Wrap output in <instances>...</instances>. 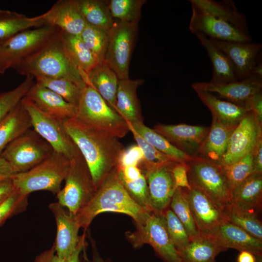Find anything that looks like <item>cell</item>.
<instances>
[{"label":"cell","mask_w":262,"mask_h":262,"mask_svg":"<svg viewBox=\"0 0 262 262\" xmlns=\"http://www.w3.org/2000/svg\"><path fill=\"white\" fill-rule=\"evenodd\" d=\"M63 123L88 166L96 190L116 169L124 146L118 138L95 129L76 117Z\"/></svg>","instance_id":"6da1fadb"},{"label":"cell","mask_w":262,"mask_h":262,"mask_svg":"<svg viewBox=\"0 0 262 262\" xmlns=\"http://www.w3.org/2000/svg\"><path fill=\"white\" fill-rule=\"evenodd\" d=\"M104 212H114L131 216L135 223L151 213L138 205L131 197L115 170L96 189L85 206L75 215L81 227L86 230L94 218Z\"/></svg>","instance_id":"7a4b0ae2"},{"label":"cell","mask_w":262,"mask_h":262,"mask_svg":"<svg viewBox=\"0 0 262 262\" xmlns=\"http://www.w3.org/2000/svg\"><path fill=\"white\" fill-rule=\"evenodd\" d=\"M14 69L26 76L64 78L82 88L86 85L66 51L59 29L44 45L20 62Z\"/></svg>","instance_id":"3957f363"},{"label":"cell","mask_w":262,"mask_h":262,"mask_svg":"<svg viewBox=\"0 0 262 262\" xmlns=\"http://www.w3.org/2000/svg\"><path fill=\"white\" fill-rule=\"evenodd\" d=\"M70 164L68 158L54 151L31 169L13 176L11 180L14 189L19 194L27 196L33 192L41 190L57 194L61 189Z\"/></svg>","instance_id":"277c9868"},{"label":"cell","mask_w":262,"mask_h":262,"mask_svg":"<svg viewBox=\"0 0 262 262\" xmlns=\"http://www.w3.org/2000/svg\"><path fill=\"white\" fill-rule=\"evenodd\" d=\"M76 118L95 129L118 138L130 131L127 121L88 85L82 89Z\"/></svg>","instance_id":"5b68a950"},{"label":"cell","mask_w":262,"mask_h":262,"mask_svg":"<svg viewBox=\"0 0 262 262\" xmlns=\"http://www.w3.org/2000/svg\"><path fill=\"white\" fill-rule=\"evenodd\" d=\"M186 164L191 187L200 191L224 211L230 202L231 192L223 166L199 157L192 158Z\"/></svg>","instance_id":"8992f818"},{"label":"cell","mask_w":262,"mask_h":262,"mask_svg":"<svg viewBox=\"0 0 262 262\" xmlns=\"http://www.w3.org/2000/svg\"><path fill=\"white\" fill-rule=\"evenodd\" d=\"M65 185L56 194L57 202L76 215L88 203L96 189L82 154L70 160Z\"/></svg>","instance_id":"52a82bcc"},{"label":"cell","mask_w":262,"mask_h":262,"mask_svg":"<svg viewBox=\"0 0 262 262\" xmlns=\"http://www.w3.org/2000/svg\"><path fill=\"white\" fill-rule=\"evenodd\" d=\"M135 226L134 231L127 233L128 240L134 248L148 244L165 262H181L162 215L150 213L143 220L135 223Z\"/></svg>","instance_id":"ba28073f"},{"label":"cell","mask_w":262,"mask_h":262,"mask_svg":"<svg viewBox=\"0 0 262 262\" xmlns=\"http://www.w3.org/2000/svg\"><path fill=\"white\" fill-rule=\"evenodd\" d=\"M54 151L49 143L34 130L29 129L10 143L0 156L18 173L33 168L49 157Z\"/></svg>","instance_id":"9c48e42d"},{"label":"cell","mask_w":262,"mask_h":262,"mask_svg":"<svg viewBox=\"0 0 262 262\" xmlns=\"http://www.w3.org/2000/svg\"><path fill=\"white\" fill-rule=\"evenodd\" d=\"M21 103L30 116L33 130L50 144L54 151L70 160L81 154L66 132L63 121L43 112L25 96Z\"/></svg>","instance_id":"30bf717a"},{"label":"cell","mask_w":262,"mask_h":262,"mask_svg":"<svg viewBox=\"0 0 262 262\" xmlns=\"http://www.w3.org/2000/svg\"><path fill=\"white\" fill-rule=\"evenodd\" d=\"M49 24L21 31L0 44V59L7 69L14 67L44 45L58 31Z\"/></svg>","instance_id":"8fae6325"},{"label":"cell","mask_w":262,"mask_h":262,"mask_svg":"<svg viewBox=\"0 0 262 262\" xmlns=\"http://www.w3.org/2000/svg\"><path fill=\"white\" fill-rule=\"evenodd\" d=\"M138 23L117 21L109 30L105 62L119 80L129 78V67Z\"/></svg>","instance_id":"7c38bea8"},{"label":"cell","mask_w":262,"mask_h":262,"mask_svg":"<svg viewBox=\"0 0 262 262\" xmlns=\"http://www.w3.org/2000/svg\"><path fill=\"white\" fill-rule=\"evenodd\" d=\"M261 137L262 124L252 111H249L231 133L220 164L228 166L251 153Z\"/></svg>","instance_id":"4fadbf2b"},{"label":"cell","mask_w":262,"mask_h":262,"mask_svg":"<svg viewBox=\"0 0 262 262\" xmlns=\"http://www.w3.org/2000/svg\"><path fill=\"white\" fill-rule=\"evenodd\" d=\"M192 16L189 28L192 33H203L210 39L225 41L250 42L249 32L217 18L192 5Z\"/></svg>","instance_id":"5bb4252c"},{"label":"cell","mask_w":262,"mask_h":262,"mask_svg":"<svg viewBox=\"0 0 262 262\" xmlns=\"http://www.w3.org/2000/svg\"><path fill=\"white\" fill-rule=\"evenodd\" d=\"M174 163L140 168L147 180L150 206L152 212L156 214L161 215L169 208L176 189L171 172Z\"/></svg>","instance_id":"9a60e30c"},{"label":"cell","mask_w":262,"mask_h":262,"mask_svg":"<svg viewBox=\"0 0 262 262\" xmlns=\"http://www.w3.org/2000/svg\"><path fill=\"white\" fill-rule=\"evenodd\" d=\"M191 87L215 93L228 101L247 108L251 98L262 91V77L251 75L241 80L224 83L196 82Z\"/></svg>","instance_id":"2e32d148"},{"label":"cell","mask_w":262,"mask_h":262,"mask_svg":"<svg viewBox=\"0 0 262 262\" xmlns=\"http://www.w3.org/2000/svg\"><path fill=\"white\" fill-rule=\"evenodd\" d=\"M176 148L191 157H197L209 128L186 124H158L153 129Z\"/></svg>","instance_id":"e0dca14e"},{"label":"cell","mask_w":262,"mask_h":262,"mask_svg":"<svg viewBox=\"0 0 262 262\" xmlns=\"http://www.w3.org/2000/svg\"><path fill=\"white\" fill-rule=\"evenodd\" d=\"M209 39L230 59L235 67L238 80L251 75L254 67L261 60L262 45L261 43Z\"/></svg>","instance_id":"ac0fdd59"},{"label":"cell","mask_w":262,"mask_h":262,"mask_svg":"<svg viewBox=\"0 0 262 262\" xmlns=\"http://www.w3.org/2000/svg\"><path fill=\"white\" fill-rule=\"evenodd\" d=\"M183 189L199 232L208 233L228 221L224 211L200 191L193 187Z\"/></svg>","instance_id":"d6986e66"},{"label":"cell","mask_w":262,"mask_h":262,"mask_svg":"<svg viewBox=\"0 0 262 262\" xmlns=\"http://www.w3.org/2000/svg\"><path fill=\"white\" fill-rule=\"evenodd\" d=\"M56 221V235L55 249L58 256L63 260L76 248L79 242L78 235L81 227L75 215L70 214L57 201L49 204Z\"/></svg>","instance_id":"ffe728a7"},{"label":"cell","mask_w":262,"mask_h":262,"mask_svg":"<svg viewBox=\"0 0 262 262\" xmlns=\"http://www.w3.org/2000/svg\"><path fill=\"white\" fill-rule=\"evenodd\" d=\"M25 97L41 111L63 122L77 116L76 106L36 82L32 85Z\"/></svg>","instance_id":"44dd1931"},{"label":"cell","mask_w":262,"mask_h":262,"mask_svg":"<svg viewBox=\"0 0 262 262\" xmlns=\"http://www.w3.org/2000/svg\"><path fill=\"white\" fill-rule=\"evenodd\" d=\"M225 250L233 248L262 256V241L254 237L237 226L226 221L208 233Z\"/></svg>","instance_id":"7402d4cb"},{"label":"cell","mask_w":262,"mask_h":262,"mask_svg":"<svg viewBox=\"0 0 262 262\" xmlns=\"http://www.w3.org/2000/svg\"><path fill=\"white\" fill-rule=\"evenodd\" d=\"M44 15L46 24L72 35H80L86 23L76 0H59Z\"/></svg>","instance_id":"603a6c76"},{"label":"cell","mask_w":262,"mask_h":262,"mask_svg":"<svg viewBox=\"0 0 262 262\" xmlns=\"http://www.w3.org/2000/svg\"><path fill=\"white\" fill-rule=\"evenodd\" d=\"M144 82L142 79L119 80L115 111L128 124L143 122L137 90Z\"/></svg>","instance_id":"cb8c5ba5"},{"label":"cell","mask_w":262,"mask_h":262,"mask_svg":"<svg viewBox=\"0 0 262 262\" xmlns=\"http://www.w3.org/2000/svg\"><path fill=\"white\" fill-rule=\"evenodd\" d=\"M236 126L225 124L212 116L211 126L197 157L220 164L227 151L230 137Z\"/></svg>","instance_id":"d4e9b609"},{"label":"cell","mask_w":262,"mask_h":262,"mask_svg":"<svg viewBox=\"0 0 262 262\" xmlns=\"http://www.w3.org/2000/svg\"><path fill=\"white\" fill-rule=\"evenodd\" d=\"M201 102L210 110L212 116L221 122L236 126L249 111L246 108L222 100L212 93L193 88Z\"/></svg>","instance_id":"484cf974"},{"label":"cell","mask_w":262,"mask_h":262,"mask_svg":"<svg viewBox=\"0 0 262 262\" xmlns=\"http://www.w3.org/2000/svg\"><path fill=\"white\" fill-rule=\"evenodd\" d=\"M118 82L116 74L105 61L95 66L85 80L86 84L93 87L115 111Z\"/></svg>","instance_id":"4316f807"},{"label":"cell","mask_w":262,"mask_h":262,"mask_svg":"<svg viewBox=\"0 0 262 262\" xmlns=\"http://www.w3.org/2000/svg\"><path fill=\"white\" fill-rule=\"evenodd\" d=\"M193 33L205 49L212 62L213 71L209 82L224 83L238 81L235 67L228 56L203 33L198 32Z\"/></svg>","instance_id":"83f0119b"},{"label":"cell","mask_w":262,"mask_h":262,"mask_svg":"<svg viewBox=\"0 0 262 262\" xmlns=\"http://www.w3.org/2000/svg\"><path fill=\"white\" fill-rule=\"evenodd\" d=\"M224 251L210 234L200 232L179 254L181 262H215V257Z\"/></svg>","instance_id":"f1b7e54d"},{"label":"cell","mask_w":262,"mask_h":262,"mask_svg":"<svg viewBox=\"0 0 262 262\" xmlns=\"http://www.w3.org/2000/svg\"><path fill=\"white\" fill-rule=\"evenodd\" d=\"M259 212L262 205V174L253 173L232 191L230 202Z\"/></svg>","instance_id":"f546056e"},{"label":"cell","mask_w":262,"mask_h":262,"mask_svg":"<svg viewBox=\"0 0 262 262\" xmlns=\"http://www.w3.org/2000/svg\"><path fill=\"white\" fill-rule=\"evenodd\" d=\"M61 36L69 58L85 83L87 74L99 63L98 60L86 46L80 35H72L61 31Z\"/></svg>","instance_id":"4dcf8cb0"},{"label":"cell","mask_w":262,"mask_h":262,"mask_svg":"<svg viewBox=\"0 0 262 262\" xmlns=\"http://www.w3.org/2000/svg\"><path fill=\"white\" fill-rule=\"evenodd\" d=\"M31 127L30 116L20 101L0 123V154L10 143Z\"/></svg>","instance_id":"1f68e13d"},{"label":"cell","mask_w":262,"mask_h":262,"mask_svg":"<svg viewBox=\"0 0 262 262\" xmlns=\"http://www.w3.org/2000/svg\"><path fill=\"white\" fill-rule=\"evenodd\" d=\"M190 1L192 5L249 32L245 15L238 11L233 1L229 0L221 2L213 0H190Z\"/></svg>","instance_id":"d6a6232c"},{"label":"cell","mask_w":262,"mask_h":262,"mask_svg":"<svg viewBox=\"0 0 262 262\" xmlns=\"http://www.w3.org/2000/svg\"><path fill=\"white\" fill-rule=\"evenodd\" d=\"M44 13L33 17L7 10L0 9V40L21 31L45 24Z\"/></svg>","instance_id":"836d02e7"},{"label":"cell","mask_w":262,"mask_h":262,"mask_svg":"<svg viewBox=\"0 0 262 262\" xmlns=\"http://www.w3.org/2000/svg\"><path fill=\"white\" fill-rule=\"evenodd\" d=\"M144 140L160 152L177 163H186L192 158L172 145L161 134L146 126L143 122L128 124Z\"/></svg>","instance_id":"e575fe53"},{"label":"cell","mask_w":262,"mask_h":262,"mask_svg":"<svg viewBox=\"0 0 262 262\" xmlns=\"http://www.w3.org/2000/svg\"><path fill=\"white\" fill-rule=\"evenodd\" d=\"M77 6L86 23L106 30L115 22L108 4L100 0H76Z\"/></svg>","instance_id":"d590c367"},{"label":"cell","mask_w":262,"mask_h":262,"mask_svg":"<svg viewBox=\"0 0 262 262\" xmlns=\"http://www.w3.org/2000/svg\"><path fill=\"white\" fill-rule=\"evenodd\" d=\"M227 220L262 241V224L258 212L230 203L224 210Z\"/></svg>","instance_id":"8d00e7d4"},{"label":"cell","mask_w":262,"mask_h":262,"mask_svg":"<svg viewBox=\"0 0 262 262\" xmlns=\"http://www.w3.org/2000/svg\"><path fill=\"white\" fill-rule=\"evenodd\" d=\"M34 78L36 83L55 92L67 102L77 107L83 88L64 78L43 76H37Z\"/></svg>","instance_id":"74e56055"},{"label":"cell","mask_w":262,"mask_h":262,"mask_svg":"<svg viewBox=\"0 0 262 262\" xmlns=\"http://www.w3.org/2000/svg\"><path fill=\"white\" fill-rule=\"evenodd\" d=\"M169 208L184 226L190 240L200 233L183 188L176 189Z\"/></svg>","instance_id":"f35d334b"},{"label":"cell","mask_w":262,"mask_h":262,"mask_svg":"<svg viewBox=\"0 0 262 262\" xmlns=\"http://www.w3.org/2000/svg\"><path fill=\"white\" fill-rule=\"evenodd\" d=\"M80 36L99 63L104 62L109 42V30L86 23Z\"/></svg>","instance_id":"ab89813d"},{"label":"cell","mask_w":262,"mask_h":262,"mask_svg":"<svg viewBox=\"0 0 262 262\" xmlns=\"http://www.w3.org/2000/svg\"><path fill=\"white\" fill-rule=\"evenodd\" d=\"M146 0H111L108 7L113 18L118 21L138 23Z\"/></svg>","instance_id":"60d3db41"},{"label":"cell","mask_w":262,"mask_h":262,"mask_svg":"<svg viewBox=\"0 0 262 262\" xmlns=\"http://www.w3.org/2000/svg\"><path fill=\"white\" fill-rule=\"evenodd\" d=\"M34 77L26 76L24 81L12 90L0 93V123L26 96L34 83Z\"/></svg>","instance_id":"b9f144b4"},{"label":"cell","mask_w":262,"mask_h":262,"mask_svg":"<svg viewBox=\"0 0 262 262\" xmlns=\"http://www.w3.org/2000/svg\"><path fill=\"white\" fill-rule=\"evenodd\" d=\"M161 215L170 237L180 253L190 241L189 234L183 225L170 208Z\"/></svg>","instance_id":"7bdbcfd3"},{"label":"cell","mask_w":262,"mask_h":262,"mask_svg":"<svg viewBox=\"0 0 262 262\" xmlns=\"http://www.w3.org/2000/svg\"><path fill=\"white\" fill-rule=\"evenodd\" d=\"M223 167L232 193L236 186L253 173V151L238 161Z\"/></svg>","instance_id":"ee69618b"},{"label":"cell","mask_w":262,"mask_h":262,"mask_svg":"<svg viewBox=\"0 0 262 262\" xmlns=\"http://www.w3.org/2000/svg\"><path fill=\"white\" fill-rule=\"evenodd\" d=\"M137 145L142 149L144 156V161L139 168L154 167L171 162H175L166 155L158 151L144 140L132 129L130 128Z\"/></svg>","instance_id":"f6af8a7d"},{"label":"cell","mask_w":262,"mask_h":262,"mask_svg":"<svg viewBox=\"0 0 262 262\" xmlns=\"http://www.w3.org/2000/svg\"><path fill=\"white\" fill-rule=\"evenodd\" d=\"M120 180L133 200L145 210L153 213L150 203L147 183L144 175L142 173L140 177L133 180Z\"/></svg>","instance_id":"bcb514c9"},{"label":"cell","mask_w":262,"mask_h":262,"mask_svg":"<svg viewBox=\"0 0 262 262\" xmlns=\"http://www.w3.org/2000/svg\"><path fill=\"white\" fill-rule=\"evenodd\" d=\"M27 196L19 194L15 190L0 206V226L9 217L24 211L27 204Z\"/></svg>","instance_id":"7dc6e473"},{"label":"cell","mask_w":262,"mask_h":262,"mask_svg":"<svg viewBox=\"0 0 262 262\" xmlns=\"http://www.w3.org/2000/svg\"><path fill=\"white\" fill-rule=\"evenodd\" d=\"M144 154L141 148L137 144L134 145L125 149L119 158L117 166L139 167L144 161Z\"/></svg>","instance_id":"c3c4849f"},{"label":"cell","mask_w":262,"mask_h":262,"mask_svg":"<svg viewBox=\"0 0 262 262\" xmlns=\"http://www.w3.org/2000/svg\"><path fill=\"white\" fill-rule=\"evenodd\" d=\"M171 172L177 188L190 189V185L187 174V166L186 163H174L171 167Z\"/></svg>","instance_id":"681fc988"},{"label":"cell","mask_w":262,"mask_h":262,"mask_svg":"<svg viewBox=\"0 0 262 262\" xmlns=\"http://www.w3.org/2000/svg\"><path fill=\"white\" fill-rule=\"evenodd\" d=\"M247 108L252 111L258 121L262 124V92L256 94L249 102Z\"/></svg>","instance_id":"f907efd6"},{"label":"cell","mask_w":262,"mask_h":262,"mask_svg":"<svg viewBox=\"0 0 262 262\" xmlns=\"http://www.w3.org/2000/svg\"><path fill=\"white\" fill-rule=\"evenodd\" d=\"M33 262H63V259L56 253L54 245L37 255Z\"/></svg>","instance_id":"816d5d0a"},{"label":"cell","mask_w":262,"mask_h":262,"mask_svg":"<svg viewBox=\"0 0 262 262\" xmlns=\"http://www.w3.org/2000/svg\"><path fill=\"white\" fill-rule=\"evenodd\" d=\"M253 173L262 174V137L253 150Z\"/></svg>","instance_id":"f5cc1de1"},{"label":"cell","mask_w":262,"mask_h":262,"mask_svg":"<svg viewBox=\"0 0 262 262\" xmlns=\"http://www.w3.org/2000/svg\"><path fill=\"white\" fill-rule=\"evenodd\" d=\"M85 232L80 236L79 242L74 250L63 260V262H80V255L85 246Z\"/></svg>","instance_id":"db71d44e"},{"label":"cell","mask_w":262,"mask_h":262,"mask_svg":"<svg viewBox=\"0 0 262 262\" xmlns=\"http://www.w3.org/2000/svg\"><path fill=\"white\" fill-rule=\"evenodd\" d=\"M14 191L11 178L0 182V206L7 199Z\"/></svg>","instance_id":"11a10c76"},{"label":"cell","mask_w":262,"mask_h":262,"mask_svg":"<svg viewBox=\"0 0 262 262\" xmlns=\"http://www.w3.org/2000/svg\"><path fill=\"white\" fill-rule=\"evenodd\" d=\"M16 172L10 164L0 156V182L11 179Z\"/></svg>","instance_id":"9f6ffc18"},{"label":"cell","mask_w":262,"mask_h":262,"mask_svg":"<svg viewBox=\"0 0 262 262\" xmlns=\"http://www.w3.org/2000/svg\"><path fill=\"white\" fill-rule=\"evenodd\" d=\"M237 262H255V255L248 251H241L237 258Z\"/></svg>","instance_id":"6f0895ef"},{"label":"cell","mask_w":262,"mask_h":262,"mask_svg":"<svg viewBox=\"0 0 262 262\" xmlns=\"http://www.w3.org/2000/svg\"><path fill=\"white\" fill-rule=\"evenodd\" d=\"M92 256L91 260L87 259V262H109L104 260L98 253L96 245L92 243Z\"/></svg>","instance_id":"680465c9"},{"label":"cell","mask_w":262,"mask_h":262,"mask_svg":"<svg viewBox=\"0 0 262 262\" xmlns=\"http://www.w3.org/2000/svg\"><path fill=\"white\" fill-rule=\"evenodd\" d=\"M252 75L262 77V63L261 61L259 62L254 67Z\"/></svg>","instance_id":"91938a15"},{"label":"cell","mask_w":262,"mask_h":262,"mask_svg":"<svg viewBox=\"0 0 262 262\" xmlns=\"http://www.w3.org/2000/svg\"><path fill=\"white\" fill-rule=\"evenodd\" d=\"M6 70V68L0 60V74L4 73Z\"/></svg>","instance_id":"94428289"},{"label":"cell","mask_w":262,"mask_h":262,"mask_svg":"<svg viewBox=\"0 0 262 262\" xmlns=\"http://www.w3.org/2000/svg\"><path fill=\"white\" fill-rule=\"evenodd\" d=\"M255 262H262V256H255Z\"/></svg>","instance_id":"6125c7cd"},{"label":"cell","mask_w":262,"mask_h":262,"mask_svg":"<svg viewBox=\"0 0 262 262\" xmlns=\"http://www.w3.org/2000/svg\"><path fill=\"white\" fill-rule=\"evenodd\" d=\"M2 40H0V43H1V41H2Z\"/></svg>","instance_id":"be15d7a7"}]
</instances>
